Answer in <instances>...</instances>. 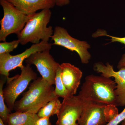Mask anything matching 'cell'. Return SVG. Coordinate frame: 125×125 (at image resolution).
<instances>
[{
    "instance_id": "ffe728a7",
    "label": "cell",
    "mask_w": 125,
    "mask_h": 125,
    "mask_svg": "<svg viewBox=\"0 0 125 125\" xmlns=\"http://www.w3.org/2000/svg\"><path fill=\"white\" fill-rule=\"evenodd\" d=\"M105 36H107L108 37H111V38L112 42H120L121 43H123V44L125 45V37L123 38H120L110 36V35H108L106 33H105V32H103L102 31H101V32L98 31L95 34V35H94V36H96V37Z\"/></svg>"
},
{
    "instance_id": "d6986e66",
    "label": "cell",
    "mask_w": 125,
    "mask_h": 125,
    "mask_svg": "<svg viewBox=\"0 0 125 125\" xmlns=\"http://www.w3.org/2000/svg\"><path fill=\"white\" fill-rule=\"evenodd\" d=\"M125 120V106L124 109L120 113L108 122L105 125H118Z\"/></svg>"
},
{
    "instance_id": "9a60e30c",
    "label": "cell",
    "mask_w": 125,
    "mask_h": 125,
    "mask_svg": "<svg viewBox=\"0 0 125 125\" xmlns=\"http://www.w3.org/2000/svg\"><path fill=\"white\" fill-rule=\"evenodd\" d=\"M62 103L58 98L55 99L47 103L37 113L39 118L50 117L54 115L57 114L59 112Z\"/></svg>"
},
{
    "instance_id": "e0dca14e",
    "label": "cell",
    "mask_w": 125,
    "mask_h": 125,
    "mask_svg": "<svg viewBox=\"0 0 125 125\" xmlns=\"http://www.w3.org/2000/svg\"><path fill=\"white\" fill-rule=\"evenodd\" d=\"M61 71V69L60 66L56 72L55 92L58 98L60 97L64 99L71 96L62 82V79Z\"/></svg>"
},
{
    "instance_id": "44dd1931",
    "label": "cell",
    "mask_w": 125,
    "mask_h": 125,
    "mask_svg": "<svg viewBox=\"0 0 125 125\" xmlns=\"http://www.w3.org/2000/svg\"><path fill=\"white\" fill-rule=\"evenodd\" d=\"M35 125H52L49 117L39 118L36 121Z\"/></svg>"
},
{
    "instance_id": "6da1fadb",
    "label": "cell",
    "mask_w": 125,
    "mask_h": 125,
    "mask_svg": "<svg viewBox=\"0 0 125 125\" xmlns=\"http://www.w3.org/2000/svg\"><path fill=\"white\" fill-rule=\"evenodd\" d=\"M57 98H58L52 85L39 77L30 84L28 90L23 94L22 98L15 102L14 110L37 114L47 103Z\"/></svg>"
},
{
    "instance_id": "7c38bea8",
    "label": "cell",
    "mask_w": 125,
    "mask_h": 125,
    "mask_svg": "<svg viewBox=\"0 0 125 125\" xmlns=\"http://www.w3.org/2000/svg\"><path fill=\"white\" fill-rule=\"evenodd\" d=\"M62 82L70 96L76 94L81 83L83 73L78 67L69 63L60 65Z\"/></svg>"
},
{
    "instance_id": "7a4b0ae2",
    "label": "cell",
    "mask_w": 125,
    "mask_h": 125,
    "mask_svg": "<svg viewBox=\"0 0 125 125\" xmlns=\"http://www.w3.org/2000/svg\"><path fill=\"white\" fill-rule=\"evenodd\" d=\"M116 83L111 78L91 74L85 78L79 95L87 100L118 106Z\"/></svg>"
},
{
    "instance_id": "603a6c76",
    "label": "cell",
    "mask_w": 125,
    "mask_h": 125,
    "mask_svg": "<svg viewBox=\"0 0 125 125\" xmlns=\"http://www.w3.org/2000/svg\"><path fill=\"white\" fill-rule=\"evenodd\" d=\"M123 67H125V53L122 56L117 66V68L118 69Z\"/></svg>"
},
{
    "instance_id": "5b68a950",
    "label": "cell",
    "mask_w": 125,
    "mask_h": 125,
    "mask_svg": "<svg viewBox=\"0 0 125 125\" xmlns=\"http://www.w3.org/2000/svg\"><path fill=\"white\" fill-rule=\"evenodd\" d=\"M21 73L7 80L5 87L3 89L5 102L10 111L14 110L17 98L27 88L31 81L37 78V74L31 65L27 64L21 68Z\"/></svg>"
},
{
    "instance_id": "52a82bcc",
    "label": "cell",
    "mask_w": 125,
    "mask_h": 125,
    "mask_svg": "<svg viewBox=\"0 0 125 125\" xmlns=\"http://www.w3.org/2000/svg\"><path fill=\"white\" fill-rule=\"evenodd\" d=\"M88 100L81 96H73L63 99L58 114L56 125H78L80 118Z\"/></svg>"
},
{
    "instance_id": "9c48e42d",
    "label": "cell",
    "mask_w": 125,
    "mask_h": 125,
    "mask_svg": "<svg viewBox=\"0 0 125 125\" xmlns=\"http://www.w3.org/2000/svg\"><path fill=\"white\" fill-rule=\"evenodd\" d=\"M49 49L37 52L25 60L27 64L36 66L42 77L50 84H55L56 72L60 65L50 54Z\"/></svg>"
},
{
    "instance_id": "8992f818",
    "label": "cell",
    "mask_w": 125,
    "mask_h": 125,
    "mask_svg": "<svg viewBox=\"0 0 125 125\" xmlns=\"http://www.w3.org/2000/svg\"><path fill=\"white\" fill-rule=\"evenodd\" d=\"M51 43L42 41L38 44H33L29 48L21 54L12 55L10 53L0 54V74L9 79V72L17 67L21 68L24 66L23 62L25 60L37 52L42 51L51 49Z\"/></svg>"
},
{
    "instance_id": "8fae6325",
    "label": "cell",
    "mask_w": 125,
    "mask_h": 125,
    "mask_svg": "<svg viewBox=\"0 0 125 125\" xmlns=\"http://www.w3.org/2000/svg\"><path fill=\"white\" fill-rule=\"evenodd\" d=\"M94 70L101 75L107 78H113L116 83L115 93L118 106H125V67L115 71L113 66L108 62L106 65L101 62L95 63Z\"/></svg>"
},
{
    "instance_id": "ac0fdd59",
    "label": "cell",
    "mask_w": 125,
    "mask_h": 125,
    "mask_svg": "<svg viewBox=\"0 0 125 125\" xmlns=\"http://www.w3.org/2000/svg\"><path fill=\"white\" fill-rule=\"evenodd\" d=\"M20 43L19 40H15L10 42H6L0 43V54L10 53L13 51Z\"/></svg>"
},
{
    "instance_id": "277c9868",
    "label": "cell",
    "mask_w": 125,
    "mask_h": 125,
    "mask_svg": "<svg viewBox=\"0 0 125 125\" xmlns=\"http://www.w3.org/2000/svg\"><path fill=\"white\" fill-rule=\"evenodd\" d=\"M0 4L4 11V16L0 22V41L5 42L10 34L17 35L20 33L31 18V15L24 14L6 0H0Z\"/></svg>"
},
{
    "instance_id": "4fadbf2b",
    "label": "cell",
    "mask_w": 125,
    "mask_h": 125,
    "mask_svg": "<svg viewBox=\"0 0 125 125\" xmlns=\"http://www.w3.org/2000/svg\"><path fill=\"white\" fill-rule=\"evenodd\" d=\"M19 10L27 15L36 13L39 10L53 8L55 4L53 0H6Z\"/></svg>"
},
{
    "instance_id": "2e32d148",
    "label": "cell",
    "mask_w": 125,
    "mask_h": 125,
    "mask_svg": "<svg viewBox=\"0 0 125 125\" xmlns=\"http://www.w3.org/2000/svg\"><path fill=\"white\" fill-rule=\"evenodd\" d=\"M2 76L3 78H1L0 80V116L5 125H7V118L11 111L6 104L3 95V86L7 78L4 75Z\"/></svg>"
},
{
    "instance_id": "cb8c5ba5",
    "label": "cell",
    "mask_w": 125,
    "mask_h": 125,
    "mask_svg": "<svg viewBox=\"0 0 125 125\" xmlns=\"http://www.w3.org/2000/svg\"><path fill=\"white\" fill-rule=\"evenodd\" d=\"M0 125H6L3 122L2 119L0 118Z\"/></svg>"
},
{
    "instance_id": "3957f363",
    "label": "cell",
    "mask_w": 125,
    "mask_h": 125,
    "mask_svg": "<svg viewBox=\"0 0 125 125\" xmlns=\"http://www.w3.org/2000/svg\"><path fill=\"white\" fill-rule=\"evenodd\" d=\"M51 15L50 9L31 15L23 29L17 35L20 44L24 45L29 42L38 44L40 40L48 42L54 33L52 26L47 27Z\"/></svg>"
},
{
    "instance_id": "5bb4252c",
    "label": "cell",
    "mask_w": 125,
    "mask_h": 125,
    "mask_svg": "<svg viewBox=\"0 0 125 125\" xmlns=\"http://www.w3.org/2000/svg\"><path fill=\"white\" fill-rule=\"evenodd\" d=\"M37 114L29 112H15L9 114L7 125H35Z\"/></svg>"
},
{
    "instance_id": "7402d4cb",
    "label": "cell",
    "mask_w": 125,
    "mask_h": 125,
    "mask_svg": "<svg viewBox=\"0 0 125 125\" xmlns=\"http://www.w3.org/2000/svg\"><path fill=\"white\" fill-rule=\"evenodd\" d=\"M57 6H62L69 4L70 0H53Z\"/></svg>"
},
{
    "instance_id": "ba28073f",
    "label": "cell",
    "mask_w": 125,
    "mask_h": 125,
    "mask_svg": "<svg viewBox=\"0 0 125 125\" xmlns=\"http://www.w3.org/2000/svg\"><path fill=\"white\" fill-rule=\"evenodd\" d=\"M51 40L54 41L52 45L64 47L71 51H75L80 57L83 64L88 63L91 56L88 51L90 46L86 42L81 41L72 37L66 30L60 27H56Z\"/></svg>"
},
{
    "instance_id": "30bf717a",
    "label": "cell",
    "mask_w": 125,
    "mask_h": 125,
    "mask_svg": "<svg viewBox=\"0 0 125 125\" xmlns=\"http://www.w3.org/2000/svg\"><path fill=\"white\" fill-rule=\"evenodd\" d=\"M88 100L81 115L78 125H105L108 122L107 109L108 105Z\"/></svg>"
},
{
    "instance_id": "d4e9b609",
    "label": "cell",
    "mask_w": 125,
    "mask_h": 125,
    "mask_svg": "<svg viewBox=\"0 0 125 125\" xmlns=\"http://www.w3.org/2000/svg\"><path fill=\"white\" fill-rule=\"evenodd\" d=\"M121 125H125V120L121 122Z\"/></svg>"
}]
</instances>
